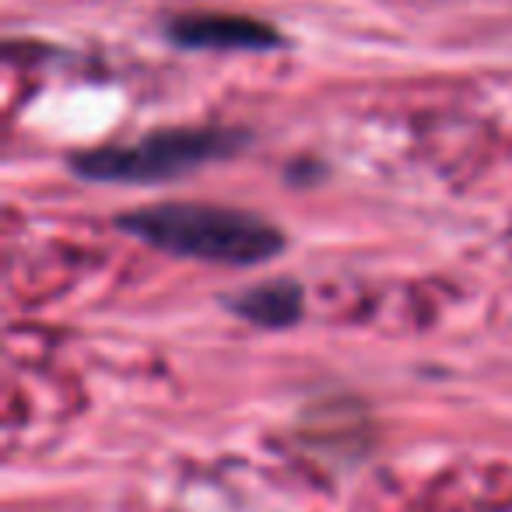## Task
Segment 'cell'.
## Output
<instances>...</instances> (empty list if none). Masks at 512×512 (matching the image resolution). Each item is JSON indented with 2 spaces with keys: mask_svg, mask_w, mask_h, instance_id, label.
<instances>
[{
  "mask_svg": "<svg viewBox=\"0 0 512 512\" xmlns=\"http://www.w3.org/2000/svg\"><path fill=\"white\" fill-rule=\"evenodd\" d=\"M169 39L183 50L204 53H264L281 46L278 29L260 18L232 11H190L169 22Z\"/></svg>",
  "mask_w": 512,
  "mask_h": 512,
  "instance_id": "3",
  "label": "cell"
},
{
  "mask_svg": "<svg viewBox=\"0 0 512 512\" xmlns=\"http://www.w3.org/2000/svg\"><path fill=\"white\" fill-rule=\"evenodd\" d=\"M116 225L169 256L225 267L264 264L288 246L285 232L264 214L221 204H190V200L134 207L130 214H120Z\"/></svg>",
  "mask_w": 512,
  "mask_h": 512,
  "instance_id": "1",
  "label": "cell"
},
{
  "mask_svg": "<svg viewBox=\"0 0 512 512\" xmlns=\"http://www.w3.org/2000/svg\"><path fill=\"white\" fill-rule=\"evenodd\" d=\"M225 306L239 320L256 323V327H267V330H281V327H295L302 320V313H306V292L292 278H267L228 295Z\"/></svg>",
  "mask_w": 512,
  "mask_h": 512,
  "instance_id": "4",
  "label": "cell"
},
{
  "mask_svg": "<svg viewBox=\"0 0 512 512\" xmlns=\"http://www.w3.org/2000/svg\"><path fill=\"white\" fill-rule=\"evenodd\" d=\"M246 144L242 130L228 127H172L151 130L130 144H102L78 151L71 169L92 183H162L207 162L228 158Z\"/></svg>",
  "mask_w": 512,
  "mask_h": 512,
  "instance_id": "2",
  "label": "cell"
}]
</instances>
